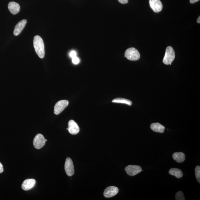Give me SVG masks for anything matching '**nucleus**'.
Listing matches in <instances>:
<instances>
[{
  "label": "nucleus",
  "instance_id": "f257e3e1",
  "mask_svg": "<svg viewBox=\"0 0 200 200\" xmlns=\"http://www.w3.org/2000/svg\"><path fill=\"white\" fill-rule=\"evenodd\" d=\"M34 46L36 52L40 58H43L45 55L44 41L39 36H36L34 39Z\"/></svg>",
  "mask_w": 200,
  "mask_h": 200
},
{
  "label": "nucleus",
  "instance_id": "f03ea898",
  "mask_svg": "<svg viewBox=\"0 0 200 200\" xmlns=\"http://www.w3.org/2000/svg\"><path fill=\"white\" fill-rule=\"evenodd\" d=\"M175 52L174 49L171 47L169 46L166 50L165 55L163 62L165 65H171L172 63L175 58Z\"/></svg>",
  "mask_w": 200,
  "mask_h": 200
},
{
  "label": "nucleus",
  "instance_id": "7ed1b4c3",
  "mask_svg": "<svg viewBox=\"0 0 200 200\" xmlns=\"http://www.w3.org/2000/svg\"><path fill=\"white\" fill-rule=\"evenodd\" d=\"M125 56L129 60L136 61L140 58L139 52L134 47H131L127 49L125 51Z\"/></svg>",
  "mask_w": 200,
  "mask_h": 200
},
{
  "label": "nucleus",
  "instance_id": "20e7f679",
  "mask_svg": "<svg viewBox=\"0 0 200 200\" xmlns=\"http://www.w3.org/2000/svg\"><path fill=\"white\" fill-rule=\"evenodd\" d=\"M46 142L45 139L42 134H37L34 139V147L36 149L39 150L44 147L45 145Z\"/></svg>",
  "mask_w": 200,
  "mask_h": 200
},
{
  "label": "nucleus",
  "instance_id": "39448f33",
  "mask_svg": "<svg viewBox=\"0 0 200 200\" xmlns=\"http://www.w3.org/2000/svg\"><path fill=\"white\" fill-rule=\"evenodd\" d=\"M69 101L66 100H61L56 103L54 107V112L55 115H59L68 107Z\"/></svg>",
  "mask_w": 200,
  "mask_h": 200
},
{
  "label": "nucleus",
  "instance_id": "423d86ee",
  "mask_svg": "<svg viewBox=\"0 0 200 200\" xmlns=\"http://www.w3.org/2000/svg\"><path fill=\"white\" fill-rule=\"evenodd\" d=\"M65 169L66 174L69 177L74 175V168L72 160L69 158H67L66 160L65 165Z\"/></svg>",
  "mask_w": 200,
  "mask_h": 200
},
{
  "label": "nucleus",
  "instance_id": "0eeeda50",
  "mask_svg": "<svg viewBox=\"0 0 200 200\" xmlns=\"http://www.w3.org/2000/svg\"><path fill=\"white\" fill-rule=\"evenodd\" d=\"M125 171L128 175L134 176L141 172L142 169L139 166L129 165L125 168Z\"/></svg>",
  "mask_w": 200,
  "mask_h": 200
},
{
  "label": "nucleus",
  "instance_id": "6e6552de",
  "mask_svg": "<svg viewBox=\"0 0 200 200\" xmlns=\"http://www.w3.org/2000/svg\"><path fill=\"white\" fill-rule=\"evenodd\" d=\"M119 189L114 186H110L107 187L104 190V195L105 197L110 198L115 196L118 193Z\"/></svg>",
  "mask_w": 200,
  "mask_h": 200
},
{
  "label": "nucleus",
  "instance_id": "1a4fd4ad",
  "mask_svg": "<svg viewBox=\"0 0 200 200\" xmlns=\"http://www.w3.org/2000/svg\"><path fill=\"white\" fill-rule=\"evenodd\" d=\"M150 4L151 8L155 12H159L162 9V4L160 0H150Z\"/></svg>",
  "mask_w": 200,
  "mask_h": 200
},
{
  "label": "nucleus",
  "instance_id": "9d476101",
  "mask_svg": "<svg viewBox=\"0 0 200 200\" xmlns=\"http://www.w3.org/2000/svg\"><path fill=\"white\" fill-rule=\"evenodd\" d=\"M68 131L72 135H77L80 131V128L74 120H71L68 122Z\"/></svg>",
  "mask_w": 200,
  "mask_h": 200
},
{
  "label": "nucleus",
  "instance_id": "9b49d317",
  "mask_svg": "<svg viewBox=\"0 0 200 200\" xmlns=\"http://www.w3.org/2000/svg\"><path fill=\"white\" fill-rule=\"evenodd\" d=\"M36 181L34 179H27L23 181L22 185V189L24 191H29L35 186Z\"/></svg>",
  "mask_w": 200,
  "mask_h": 200
},
{
  "label": "nucleus",
  "instance_id": "f8f14e48",
  "mask_svg": "<svg viewBox=\"0 0 200 200\" xmlns=\"http://www.w3.org/2000/svg\"><path fill=\"white\" fill-rule=\"evenodd\" d=\"M26 23L27 20L26 19H23L18 23L15 27L13 32V34L15 36H18L20 34L26 26Z\"/></svg>",
  "mask_w": 200,
  "mask_h": 200
},
{
  "label": "nucleus",
  "instance_id": "ddd939ff",
  "mask_svg": "<svg viewBox=\"0 0 200 200\" xmlns=\"http://www.w3.org/2000/svg\"><path fill=\"white\" fill-rule=\"evenodd\" d=\"M8 8L9 11L12 14L16 15L20 11V7L17 3L12 1L9 3Z\"/></svg>",
  "mask_w": 200,
  "mask_h": 200
},
{
  "label": "nucleus",
  "instance_id": "4468645a",
  "mask_svg": "<svg viewBox=\"0 0 200 200\" xmlns=\"http://www.w3.org/2000/svg\"><path fill=\"white\" fill-rule=\"evenodd\" d=\"M151 129L155 132L162 133L164 132L165 127L159 123H152L150 125Z\"/></svg>",
  "mask_w": 200,
  "mask_h": 200
},
{
  "label": "nucleus",
  "instance_id": "2eb2a0df",
  "mask_svg": "<svg viewBox=\"0 0 200 200\" xmlns=\"http://www.w3.org/2000/svg\"><path fill=\"white\" fill-rule=\"evenodd\" d=\"M173 159L178 163H182L185 159V156L183 152H175L172 155Z\"/></svg>",
  "mask_w": 200,
  "mask_h": 200
},
{
  "label": "nucleus",
  "instance_id": "dca6fc26",
  "mask_svg": "<svg viewBox=\"0 0 200 200\" xmlns=\"http://www.w3.org/2000/svg\"><path fill=\"white\" fill-rule=\"evenodd\" d=\"M169 173L171 175L175 176L177 178H180L183 176V174L181 170L178 168H171L169 171Z\"/></svg>",
  "mask_w": 200,
  "mask_h": 200
},
{
  "label": "nucleus",
  "instance_id": "f3484780",
  "mask_svg": "<svg viewBox=\"0 0 200 200\" xmlns=\"http://www.w3.org/2000/svg\"><path fill=\"white\" fill-rule=\"evenodd\" d=\"M112 102L116 103L126 104L129 106L132 105V102L129 100L122 98H116L112 100Z\"/></svg>",
  "mask_w": 200,
  "mask_h": 200
},
{
  "label": "nucleus",
  "instance_id": "a211bd4d",
  "mask_svg": "<svg viewBox=\"0 0 200 200\" xmlns=\"http://www.w3.org/2000/svg\"><path fill=\"white\" fill-rule=\"evenodd\" d=\"M195 174L197 180L199 183H200V167L199 166H197L195 169Z\"/></svg>",
  "mask_w": 200,
  "mask_h": 200
},
{
  "label": "nucleus",
  "instance_id": "6ab92c4d",
  "mask_svg": "<svg viewBox=\"0 0 200 200\" xmlns=\"http://www.w3.org/2000/svg\"><path fill=\"white\" fill-rule=\"evenodd\" d=\"M175 199L177 200H184L185 197L182 192L179 191L175 195Z\"/></svg>",
  "mask_w": 200,
  "mask_h": 200
},
{
  "label": "nucleus",
  "instance_id": "aec40b11",
  "mask_svg": "<svg viewBox=\"0 0 200 200\" xmlns=\"http://www.w3.org/2000/svg\"><path fill=\"white\" fill-rule=\"evenodd\" d=\"M72 59L73 63L75 64V65H77V64H78L80 62V59L77 56H76L75 57L72 58Z\"/></svg>",
  "mask_w": 200,
  "mask_h": 200
},
{
  "label": "nucleus",
  "instance_id": "412c9836",
  "mask_svg": "<svg viewBox=\"0 0 200 200\" xmlns=\"http://www.w3.org/2000/svg\"><path fill=\"white\" fill-rule=\"evenodd\" d=\"M70 56L71 58H74L77 56V53L74 51H72L70 53Z\"/></svg>",
  "mask_w": 200,
  "mask_h": 200
},
{
  "label": "nucleus",
  "instance_id": "4be33fe9",
  "mask_svg": "<svg viewBox=\"0 0 200 200\" xmlns=\"http://www.w3.org/2000/svg\"><path fill=\"white\" fill-rule=\"evenodd\" d=\"M118 1L122 4H126L128 2V0H118Z\"/></svg>",
  "mask_w": 200,
  "mask_h": 200
},
{
  "label": "nucleus",
  "instance_id": "5701e85b",
  "mask_svg": "<svg viewBox=\"0 0 200 200\" xmlns=\"http://www.w3.org/2000/svg\"><path fill=\"white\" fill-rule=\"evenodd\" d=\"M4 171V168L2 164L0 162V173H2Z\"/></svg>",
  "mask_w": 200,
  "mask_h": 200
},
{
  "label": "nucleus",
  "instance_id": "b1692460",
  "mask_svg": "<svg viewBox=\"0 0 200 200\" xmlns=\"http://www.w3.org/2000/svg\"><path fill=\"white\" fill-rule=\"evenodd\" d=\"M199 1V0H190V2L191 4H194Z\"/></svg>",
  "mask_w": 200,
  "mask_h": 200
},
{
  "label": "nucleus",
  "instance_id": "393cba45",
  "mask_svg": "<svg viewBox=\"0 0 200 200\" xmlns=\"http://www.w3.org/2000/svg\"><path fill=\"white\" fill-rule=\"evenodd\" d=\"M197 22L198 23H200V16H199V18H198V19H197Z\"/></svg>",
  "mask_w": 200,
  "mask_h": 200
}]
</instances>
